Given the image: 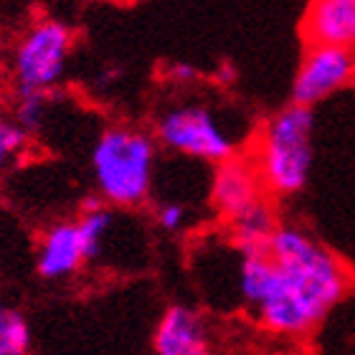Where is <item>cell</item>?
Returning a JSON list of instances; mask_svg holds the SVG:
<instances>
[{"instance_id": "6da1fadb", "label": "cell", "mask_w": 355, "mask_h": 355, "mask_svg": "<svg viewBox=\"0 0 355 355\" xmlns=\"http://www.w3.org/2000/svg\"><path fill=\"white\" fill-rule=\"evenodd\" d=\"M272 272L252 310L266 333L300 340L355 287L350 266L297 226H277L266 241Z\"/></svg>"}, {"instance_id": "7a4b0ae2", "label": "cell", "mask_w": 355, "mask_h": 355, "mask_svg": "<svg viewBox=\"0 0 355 355\" xmlns=\"http://www.w3.org/2000/svg\"><path fill=\"white\" fill-rule=\"evenodd\" d=\"M312 107L292 102L266 119L249 153L269 198H292L304 191L312 173Z\"/></svg>"}, {"instance_id": "3957f363", "label": "cell", "mask_w": 355, "mask_h": 355, "mask_svg": "<svg viewBox=\"0 0 355 355\" xmlns=\"http://www.w3.org/2000/svg\"><path fill=\"white\" fill-rule=\"evenodd\" d=\"M155 165V137L137 127H107L92 148L94 188L104 203L114 208H137L150 198Z\"/></svg>"}, {"instance_id": "277c9868", "label": "cell", "mask_w": 355, "mask_h": 355, "mask_svg": "<svg viewBox=\"0 0 355 355\" xmlns=\"http://www.w3.org/2000/svg\"><path fill=\"white\" fill-rule=\"evenodd\" d=\"M155 137L165 150L200 163H221L239 155V140L229 122L208 104L180 102L160 112Z\"/></svg>"}, {"instance_id": "5b68a950", "label": "cell", "mask_w": 355, "mask_h": 355, "mask_svg": "<svg viewBox=\"0 0 355 355\" xmlns=\"http://www.w3.org/2000/svg\"><path fill=\"white\" fill-rule=\"evenodd\" d=\"M74 33L67 23L46 18L26 31L13 51L15 89L51 92L64 79Z\"/></svg>"}, {"instance_id": "8992f818", "label": "cell", "mask_w": 355, "mask_h": 355, "mask_svg": "<svg viewBox=\"0 0 355 355\" xmlns=\"http://www.w3.org/2000/svg\"><path fill=\"white\" fill-rule=\"evenodd\" d=\"M355 79V51L343 46H307L292 82V102L315 107Z\"/></svg>"}, {"instance_id": "52a82bcc", "label": "cell", "mask_w": 355, "mask_h": 355, "mask_svg": "<svg viewBox=\"0 0 355 355\" xmlns=\"http://www.w3.org/2000/svg\"><path fill=\"white\" fill-rule=\"evenodd\" d=\"M259 196H264V188L249 155H231L216 163L208 198H211V208L223 221H229L231 216H236Z\"/></svg>"}, {"instance_id": "ba28073f", "label": "cell", "mask_w": 355, "mask_h": 355, "mask_svg": "<svg viewBox=\"0 0 355 355\" xmlns=\"http://www.w3.org/2000/svg\"><path fill=\"white\" fill-rule=\"evenodd\" d=\"M153 353L208 355L211 353V333H208L206 318L188 304H171L155 325Z\"/></svg>"}, {"instance_id": "9c48e42d", "label": "cell", "mask_w": 355, "mask_h": 355, "mask_svg": "<svg viewBox=\"0 0 355 355\" xmlns=\"http://www.w3.org/2000/svg\"><path fill=\"white\" fill-rule=\"evenodd\" d=\"M302 38L307 46H343L355 51V0H310Z\"/></svg>"}, {"instance_id": "30bf717a", "label": "cell", "mask_w": 355, "mask_h": 355, "mask_svg": "<svg viewBox=\"0 0 355 355\" xmlns=\"http://www.w3.org/2000/svg\"><path fill=\"white\" fill-rule=\"evenodd\" d=\"M87 264L76 221L53 223L41 236L36 252V272L49 282L74 277Z\"/></svg>"}, {"instance_id": "8fae6325", "label": "cell", "mask_w": 355, "mask_h": 355, "mask_svg": "<svg viewBox=\"0 0 355 355\" xmlns=\"http://www.w3.org/2000/svg\"><path fill=\"white\" fill-rule=\"evenodd\" d=\"M226 223H229L231 241L239 252H252V249H264L274 229L279 226V216L264 193L246 208H241L236 216H231Z\"/></svg>"}, {"instance_id": "7c38bea8", "label": "cell", "mask_w": 355, "mask_h": 355, "mask_svg": "<svg viewBox=\"0 0 355 355\" xmlns=\"http://www.w3.org/2000/svg\"><path fill=\"white\" fill-rule=\"evenodd\" d=\"M112 226H114V214L110 211L107 203L99 208L82 211V216L76 218V229H79V239H82L84 259L87 261L99 259V254L104 252V241L110 236Z\"/></svg>"}, {"instance_id": "4fadbf2b", "label": "cell", "mask_w": 355, "mask_h": 355, "mask_svg": "<svg viewBox=\"0 0 355 355\" xmlns=\"http://www.w3.org/2000/svg\"><path fill=\"white\" fill-rule=\"evenodd\" d=\"M31 327L21 312L0 304V355H26L31 350Z\"/></svg>"}, {"instance_id": "5bb4252c", "label": "cell", "mask_w": 355, "mask_h": 355, "mask_svg": "<svg viewBox=\"0 0 355 355\" xmlns=\"http://www.w3.org/2000/svg\"><path fill=\"white\" fill-rule=\"evenodd\" d=\"M15 110L13 119L26 130V132H38L46 119V104H49V92H36V89H15Z\"/></svg>"}, {"instance_id": "9a60e30c", "label": "cell", "mask_w": 355, "mask_h": 355, "mask_svg": "<svg viewBox=\"0 0 355 355\" xmlns=\"http://www.w3.org/2000/svg\"><path fill=\"white\" fill-rule=\"evenodd\" d=\"M31 135L13 117H0V173L28 148Z\"/></svg>"}, {"instance_id": "2e32d148", "label": "cell", "mask_w": 355, "mask_h": 355, "mask_svg": "<svg viewBox=\"0 0 355 355\" xmlns=\"http://www.w3.org/2000/svg\"><path fill=\"white\" fill-rule=\"evenodd\" d=\"M155 223L168 234H178L188 223V206L180 200H163L155 206Z\"/></svg>"}, {"instance_id": "e0dca14e", "label": "cell", "mask_w": 355, "mask_h": 355, "mask_svg": "<svg viewBox=\"0 0 355 355\" xmlns=\"http://www.w3.org/2000/svg\"><path fill=\"white\" fill-rule=\"evenodd\" d=\"M165 76H168V82L178 84V87H191L200 79V71L193 64H171V67L165 69Z\"/></svg>"}, {"instance_id": "ac0fdd59", "label": "cell", "mask_w": 355, "mask_h": 355, "mask_svg": "<svg viewBox=\"0 0 355 355\" xmlns=\"http://www.w3.org/2000/svg\"><path fill=\"white\" fill-rule=\"evenodd\" d=\"M216 79H218L223 87H231V84L239 79L236 67H231V64H223V67H218V71H216Z\"/></svg>"}]
</instances>
